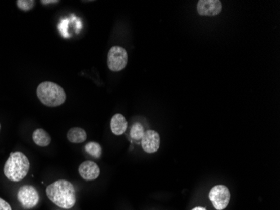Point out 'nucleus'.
I'll return each instance as SVG.
<instances>
[{
	"instance_id": "13",
	"label": "nucleus",
	"mask_w": 280,
	"mask_h": 210,
	"mask_svg": "<svg viewBox=\"0 0 280 210\" xmlns=\"http://www.w3.org/2000/svg\"><path fill=\"white\" fill-rule=\"evenodd\" d=\"M144 133L145 131H144V126L140 123H134L130 130V135L135 140H142Z\"/></svg>"
},
{
	"instance_id": "5",
	"label": "nucleus",
	"mask_w": 280,
	"mask_h": 210,
	"mask_svg": "<svg viewBox=\"0 0 280 210\" xmlns=\"http://www.w3.org/2000/svg\"><path fill=\"white\" fill-rule=\"evenodd\" d=\"M230 191L224 185H216L209 193V198L216 210L225 209L230 202Z\"/></svg>"
},
{
	"instance_id": "8",
	"label": "nucleus",
	"mask_w": 280,
	"mask_h": 210,
	"mask_svg": "<svg viewBox=\"0 0 280 210\" xmlns=\"http://www.w3.org/2000/svg\"><path fill=\"white\" fill-rule=\"evenodd\" d=\"M161 139L158 132L153 130L145 131L142 138L141 145L144 152L147 153H154L159 150Z\"/></svg>"
},
{
	"instance_id": "14",
	"label": "nucleus",
	"mask_w": 280,
	"mask_h": 210,
	"mask_svg": "<svg viewBox=\"0 0 280 210\" xmlns=\"http://www.w3.org/2000/svg\"><path fill=\"white\" fill-rule=\"evenodd\" d=\"M85 150L88 154L91 155L95 158H99L102 155V147L99 143L89 142L85 146Z\"/></svg>"
},
{
	"instance_id": "15",
	"label": "nucleus",
	"mask_w": 280,
	"mask_h": 210,
	"mask_svg": "<svg viewBox=\"0 0 280 210\" xmlns=\"http://www.w3.org/2000/svg\"><path fill=\"white\" fill-rule=\"evenodd\" d=\"M17 6L23 11H29L36 5V1L34 0H18Z\"/></svg>"
},
{
	"instance_id": "10",
	"label": "nucleus",
	"mask_w": 280,
	"mask_h": 210,
	"mask_svg": "<svg viewBox=\"0 0 280 210\" xmlns=\"http://www.w3.org/2000/svg\"><path fill=\"white\" fill-rule=\"evenodd\" d=\"M111 131L114 135H121L128 128V122L125 116L117 114L113 116L110 122Z\"/></svg>"
},
{
	"instance_id": "19",
	"label": "nucleus",
	"mask_w": 280,
	"mask_h": 210,
	"mask_svg": "<svg viewBox=\"0 0 280 210\" xmlns=\"http://www.w3.org/2000/svg\"><path fill=\"white\" fill-rule=\"evenodd\" d=\"M0 130H1V124H0Z\"/></svg>"
},
{
	"instance_id": "16",
	"label": "nucleus",
	"mask_w": 280,
	"mask_h": 210,
	"mask_svg": "<svg viewBox=\"0 0 280 210\" xmlns=\"http://www.w3.org/2000/svg\"><path fill=\"white\" fill-rule=\"evenodd\" d=\"M0 210H12V208L6 201L0 198Z\"/></svg>"
},
{
	"instance_id": "1",
	"label": "nucleus",
	"mask_w": 280,
	"mask_h": 210,
	"mask_svg": "<svg viewBox=\"0 0 280 210\" xmlns=\"http://www.w3.org/2000/svg\"><path fill=\"white\" fill-rule=\"evenodd\" d=\"M46 195L54 204L63 209H71L76 204V191L71 182L60 179L46 188Z\"/></svg>"
},
{
	"instance_id": "4",
	"label": "nucleus",
	"mask_w": 280,
	"mask_h": 210,
	"mask_svg": "<svg viewBox=\"0 0 280 210\" xmlns=\"http://www.w3.org/2000/svg\"><path fill=\"white\" fill-rule=\"evenodd\" d=\"M128 60L127 51L121 46H113L108 51L107 63L108 68L113 72H120L125 69L127 66Z\"/></svg>"
},
{
	"instance_id": "7",
	"label": "nucleus",
	"mask_w": 280,
	"mask_h": 210,
	"mask_svg": "<svg viewBox=\"0 0 280 210\" xmlns=\"http://www.w3.org/2000/svg\"><path fill=\"white\" fill-rule=\"evenodd\" d=\"M222 3L219 0H200L197 3V12L201 16H215L222 11Z\"/></svg>"
},
{
	"instance_id": "12",
	"label": "nucleus",
	"mask_w": 280,
	"mask_h": 210,
	"mask_svg": "<svg viewBox=\"0 0 280 210\" xmlns=\"http://www.w3.org/2000/svg\"><path fill=\"white\" fill-rule=\"evenodd\" d=\"M67 140L70 142L74 143V144H81L85 142L87 138V135L84 129L80 127H73L70 129L67 134Z\"/></svg>"
},
{
	"instance_id": "9",
	"label": "nucleus",
	"mask_w": 280,
	"mask_h": 210,
	"mask_svg": "<svg viewBox=\"0 0 280 210\" xmlns=\"http://www.w3.org/2000/svg\"><path fill=\"white\" fill-rule=\"evenodd\" d=\"M80 176L86 181H92L99 177L100 175V169L95 162L91 161H86L80 165Z\"/></svg>"
},
{
	"instance_id": "11",
	"label": "nucleus",
	"mask_w": 280,
	"mask_h": 210,
	"mask_svg": "<svg viewBox=\"0 0 280 210\" xmlns=\"http://www.w3.org/2000/svg\"><path fill=\"white\" fill-rule=\"evenodd\" d=\"M34 143L41 147H46L51 142V137L43 129H36L32 134Z\"/></svg>"
},
{
	"instance_id": "17",
	"label": "nucleus",
	"mask_w": 280,
	"mask_h": 210,
	"mask_svg": "<svg viewBox=\"0 0 280 210\" xmlns=\"http://www.w3.org/2000/svg\"><path fill=\"white\" fill-rule=\"evenodd\" d=\"M41 4H43V5H52V4H57V3H59V1L58 0H46V1L41 0Z\"/></svg>"
},
{
	"instance_id": "18",
	"label": "nucleus",
	"mask_w": 280,
	"mask_h": 210,
	"mask_svg": "<svg viewBox=\"0 0 280 210\" xmlns=\"http://www.w3.org/2000/svg\"><path fill=\"white\" fill-rule=\"evenodd\" d=\"M192 210H206V208H203V207H196V208H193Z\"/></svg>"
},
{
	"instance_id": "6",
	"label": "nucleus",
	"mask_w": 280,
	"mask_h": 210,
	"mask_svg": "<svg viewBox=\"0 0 280 210\" xmlns=\"http://www.w3.org/2000/svg\"><path fill=\"white\" fill-rule=\"evenodd\" d=\"M18 200L23 208L32 209L38 204L40 196L36 188L32 185H24L19 189Z\"/></svg>"
},
{
	"instance_id": "2",
	"label": "nucleus",
	"mask_w": 280,
	"mask_h": 210,
	"mask_svg": "<svg viewBox=\"0 0 280 210\" xmlns=\"http://www.w3.org/2000/svg\"><path fill=\"white\" fill-rule=\"evenodd\" d=\"M30 163L28 157L23 153L15 152L10 154L5 162L4 173L9 180L20 182L29 172Z\"/></svg>"
},
{
	"instance_id": "3",
	"label": "nucleus",
	"mask_w": 280,
	"mask_h": 210,
	"mask_svg": "<svg viewBox=\"0 0 280 210\" xmlns=\"http://www.w3.org/2000/svg\"><path fill=\"white\" fill-rule=\"evenodd\" d=\"M36 95L41 104L50 108L63 105L67 99V95L63 87L52 82L40 83L36 89Z\"/></svg>"
}]
</instances>
